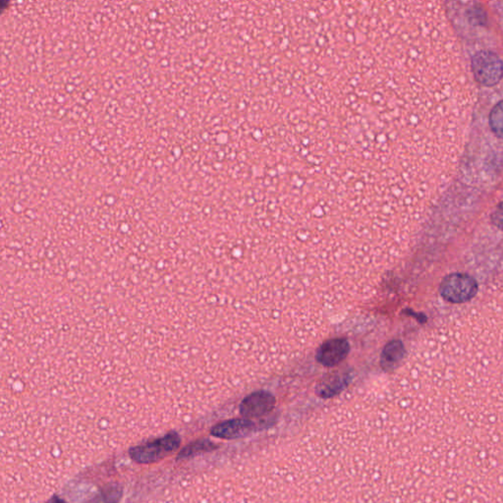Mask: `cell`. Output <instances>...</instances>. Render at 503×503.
Instances as JSON below:
<instances>
[{"instance_id": "6da1fadb", "label": "cell", "mask_w": 503, "mask_h": 503, "mask_svg": "<svg viewBox=\"0 0 503 503\" xmlns=\"http://www.w3.org/2000/svg\"><path fill=\"white\" fill-rule=\"evenodd\" d=\"M439 292L442 298L449 303L467 304L477 297L479 284L467 273L453 272L442 279Z\"/></svg>"}, {"instance_id": "7a4b0ae2", "label": "cell", "mask_w": 503, "mask_h": 503, "mask_svg": "<svg viewBox=\"0 0 503 503\" xmlns=\"http://www.w3.org/2000/svg\"><path fill=\"white\" fill-rule=\"evenodd\" d=\"M180 435L177 432H171L163 435L161 439L146 442L132 447L129 454L133 460L137 463L152 464L176 451L180 446Z\"/></svg>"}, {"instance_id": "3957f363", "label": "cell", "mask_w": 503, "mask_h": 503, "mask_svg": "<svg viewBox=\"0 0 503 503\" xmlns=\"http://www.w3.org/2000/svg\"><path fill=\"white\" fill-rule=\"evenodd\" d=\"M471 67L474 78L483 86H495L503 76L502 60L490 50L476 52L472 57Z\"/></svg>"}, {"instance_id": "277c9868", "label": "cell", "mask_w": 503, "mask_h": 503, "mask_svg": "<svg viewBox=\"0 0 503 503\" xmlns=\"http://www.w3.org/2000/svg\"><path fill=\"white\" fill-rule=\"evenodd\" d=\"M275 398L268 391H258L247 396L240 405L244 419H258L270 414L275 409Z\"/></svg>"}, {"instance_id": "5b68a950", "label": "cell", "mask_w": 503, "mask_h": 503, "mask_svg": "<svg viewBox=\"0 0 503 503\" xmlns=\"http://www.w3.org/2000/svg\"><path fill=\"white\" fill-rule=\"evenodd\" d=\"M350 352V345L344 338L326 340L319 347L316 360L325 367L337 366Z\"/></svg>"}, {"instance_id": "8992f818", "label": "cell", "mask_w": 503, "mask_h": 503, "mask_svg": "<svg viewBox=\"0 0 503 503\" xmlns=\"http://www.w3.org/2000/svg\"><path fill=\"white\" fill-rule=\"evenodd\" d=\"M255 424L248 419H233L219 423L212 429V435L222 439H236L250 435Z\"/></svg>"}, {"instance_id": "52a82bcc", "label": "cell", "mask_w": 503, "mask_h": 503, "mask_svg": "<svg viewBox=\"0 0 503 503\" xmlns=\"http://www.w3.org/2000/svg\"><path fill=\"white\" fill-rule=\"evenodd\" d=\"M407 352L401 341L394 340L384 347L381 353V366L384 372H393L404 361Z\"/></svg>"}, {"instance_id": "ba28073f", "label": "cell", "mask_w": 503, "mask_h": 503, "mask_svg": "<svg viewBox=\"0 0 503 503\" xmlns=\"http://www.w3.org/2000/svg\"><path fill=\"white\" fill-rule=\"evenodd\" d=\"M349 377H331L328 381H325L319 386V395L323 398H330L340 393L349 384Z\"/></svg>"}, {"instance_id": "9c48e42d", "label": "cell", "mask_w": 503, "mask_h": 503, "mask_svg": "<svg viewBox=\"0 0 503 503\" xmlns=\"http://www.w3.org/2000/svg\"><path fill=\"white\" fill-rule=\"evenodd\" d=\"M215 449H217L215 444L210 442L209 439L198 440V442L191 444L190 446H186L179 454L178 459L199 455V454L205 453V452L214 451Z\"/></svg>"}, {"instance_id": "30bf717a", "label": "cell", "mask_w": 503, "mask_h": 503, "mask_svg": "<svg viewBox=\"0 0 503 503\" xmlns=\"http://www.w3.org/2000/svg\"><path fill=\"white\" fill-rule=\"evenodd\" d=\"M490 126L492 131L503 139V101L493 106L490 111Z\"/></svg>"}, {"instance_id": "8fae6325", "label": "cell", "mask_w": 503, "mask_h": 503, "mask_svg": "<svg viewBox=\"0 0 503 503\" xmlns=\"http://www.w3.org/2000/svg\"><path fill=\"white\" fill-rule=\"evenodd\" d=\"M121 497V490L118 486L106 488L100 495H96L88 503H117Z\"/></svg>"}, {"instance_id": "7c38bea8", "label": "cell", "mask_w": 503, "mask_h": 503, "mask_svg": "<svg viewBox=\"0 0 503 503\" xmlns=\"http://www.w3.org/2000/svg\"><path fill=\"white\" fill-rule=\"evenodd\" d=\"M492 221L500 231H503V202L495 207L492 214Z\"/></svg>"}, {"instance_id": "4fadbf2b", "label": "cell", "mask_w": 503, "mask_h": 503, "mask_svg": "<svg viewBox=\"0 0 503 503\" xmlns=\"http://www.w3.org/2000/svg\"><path fill=\"white\" fill-rule=\"evenodd\" d=\"M47 503H65L63 502V500H60V498H58L57 497H52V500H50V502Z\"/></svg>"}]
</instances>
